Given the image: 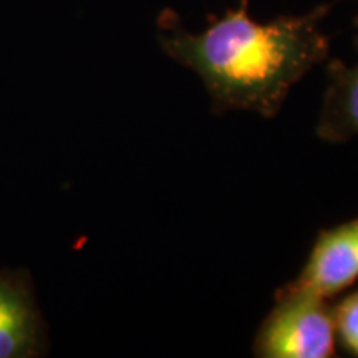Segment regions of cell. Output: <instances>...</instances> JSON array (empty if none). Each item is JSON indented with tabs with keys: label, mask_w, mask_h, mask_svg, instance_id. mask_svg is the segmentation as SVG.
<instances>
[{
	"label": "cell",
	"mask_w": 358,
	"mask_h": 358,
	"mask_svg": "<svg viewBox=\"0 0 358 358\" xmlns=\"http://www.w3.org/2000/svg\"><path fill=\"white\" fill-rule=\"evenodd\" d=\"M249 2L239 0L224 15L211 17L199 32L187 30L176 12L164 8L158 42L171 60L198 75L216 115L250 111L274 118L292 87L329 58L322 22L330 6L259 22L250 17Z\"/></svg>",
	"instance_id": "obj_1"
},
{
	"label": "cell",
	"mask_w": 358,
	"mask_h": 358,
	"mask_svg": "<svg viewBox=\"0 0 358 358\" xmlns=\"http://www.w3.org/2000/svg\"><path fill=\"white\" fill-rule=\"evenodd\" d=\"M334 310L327 299L285 284L259 327L254 355L262 358H330L335 355Z\"/></svg>",
	"instance_id": "obj_2"
},
{
	"label": "cell",
	"mask_w": 358,
	"mask_h": 358,
	"mask_svg": "<svg viewBox=\"0 0 358 358\" xmlns=\"http://www.w3.org/2000/svg\"><path fill=\"white\" fill-rule=\"evenodd\" d=\"M358 280V217L319 232L294 287L330 299Z\"/></svg>",
	"instance_id": "obj_3"
},
{
	"label": "cell",
	"mask_w": 358,
	"mask_h": 358,
	"mask_svg": "<svg viewBox=\"0 0 358 358\" xmlns=\"http://www.w3.org/2000/svg\"><path fill=\"white\" fill-rule=\"evenodd\" d=\"M45 324L24 271H0V358L43 355Z\"/></svg>",
	"instance_id": "obj_4"
},
{
	"label": "cell",
	"mask_w": 358,
	"mask_h": 358,
	"mask_svg": "<svg viewBox=\"0 0 358 358\" xmlns=\"http://www.w3.org/2000/svg\"><path fill=\"white\" fill-rule=\"evenodd\" d=\"M322 141L345 143L358 138V62L332 60L327 66V88L317 122Z\"/></svg>",
	"instance_id": "obj_5"
},
{
	"label": "cell",
	"mask_w": 358,
	"mask_h": 358,
	"mask_svg": "<svg viewBox=\"0 0 358 358\" xmlns=\"http://www.w3.org/2000/svg\"><path fill=\"white\" fill-rule=\"evenodd\" d=\"M332 310L337 338L348 353L358 357V290L347 295Z\"/></svg>",
	"instance_id": "obj_6"
},
{
	"label": "cell",
	"mask_w": 358,
	"mask_h": 358,
	"mask_svg": "<svg viewBox=\"0 0 358 358\" xmlns=\"http://www.w3.org/2000/svg\"><path fill=\"white\" fill-rule=\"evenodd\" d=\"M357 30H358V19H357Z\"/></svg>",
	"instance_id": "obj_7"
}]
</instances>
